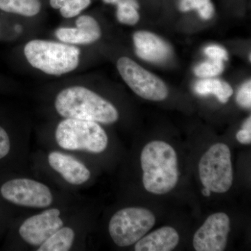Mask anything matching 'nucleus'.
<instances>
[{
	"instance_id": "obj_25",
	"label": "nucleus",
	"mask_w": 251,
	"mask_h": 251,
	"mask_svg": "<svg viewBox=\"0 0 251 251\" xmlns=\"http://www.w3.org/2000/svg\"><path fill=\"white\" fill-rule=\"evenodd\" d=\"M11 150V142L7 132L0 126V159L4 158Z\"/></svg>"
},
{
	"instance_id": "obj_22",
	"label": "nucleus",
	"mask_w": 251,
	"mask_h": 251,
	"mask_svg": "<svg viewBox=\"0 0 251 251\" xmlns=\"http://www.w3.org/2000/svg\"><path fill=\"white\" fill-rule=\"evenodd\" d=\"M237 102L241 107L251 108V81L248 80L240 87L237 94Z\"/></svg>"
},
{
	"instance_id": "obj_5",
	"label": "nucleus",
	"mask_w": 251,
	"mask_h": 251,
	"mask_svg": "<svg viewBox=\"0 0 251 251\" xmlns=\"http://www.w3.org/2000/svg\"><path fill=\"white\" fill-rule=\"evenodd\" d=\"M155 223L154 215L148 209L125 208L112 216L109 223V233L118 247H129L148 233Z\"/></svg>"
},
{
	"instance_id": "obj_20",
	"label": "nucleus",
	"mask_w": 251,
	"mask_h": 251,
	"mask_svg": "<svg viewBox=\"0 0 251 251\" xmlns=\"http://www.w3.org/2000/svg\"><path fill=\"white\" fill-rule=\"evenodd\" d=\"M225 65L224 61L210 59L203 62L195 67L194 73L201 78H209L219 75L224 72Z\"/></svg>"
},
{
	"instance_id": "obj_24",
	"label": "nucleus",
	"mask_w": 251,
	"mask_h": 251,
	"mask_svg": "<svg viewBox=\"0 0 251 251\" xmlns=\"http://www.w3.org/2000/svg\"><path fill=\"white\" fill-rule=\"evenodd\" d=\"M237 140L244 145L251 143V118H249L243 124L242 129L237 133Z\"/></svg>"
},
{
	"instance_id": "obj_10",
	"label": "nucleus",
	"mask_w": 251,
	"mask_h": 251,
	"mask_svg": "<svg viewBox=\"0 0 251 251\" xmlns=\"http://www.w3.org/2000/svg\"><path fill=\"white\" fill-rule=\"evenodd\" d=\"M60 215L59 209L52 208L28 218L20 227V236L29 245L39 247L64 226Z\"/></svg>"
},
{
	"instance_id": "obj_26",
	"label": "nucleus",
	"mask_w": 251,
	"mask_h": 251,
	"mask_svg": "<svg viewBox=\"0 0 251 251\" xmlns=\"http://www.w3.org/2000/svg\"><path fill=\"white\" fill-rule=\"evenodd\" d=\"M67 0H49L50 5L54 9H59Z\"/></svg>"
},
{
	"instance_id": "obj_6",
	"label": "nucleus",
	"mask_w": 251,
	"mask_h": 251,
	"mask_svg": "<svg viewBox=\"0 0 251 251\" xmlns=\"http://www.w3.org/2000/svg\"><path fill=\"white\" fill-rule=\"evenodd\" d=\"M199 175L204 187L211 192L229 191L233 181L230 150L226 144L216 143L202 155L199 163Z\"/></svg>"
},
{
	"instance_id": "obj_28",
	"label": "nucleus",
	"mask_w": 251,
	"mask_h": 251,
	"mask_svg": "<svg viewBox=\"0 0 251 251\" xmlns=\"http://www.w3.org/2000/svg\"><path fill=\"white\" fill-rule=\"evenodd\" d=\"M211 192V191H210V190L208 189V188H206L205 187H204L202 191L203 196H206V197H209V196H210Z\"/></svg>"
},
{
	"instance_id": "obj_19",
	"label": "nucleus",
	"mask_w": 251,
	"mask_h": 251,
	"mask_svg": "<svg viewBox=\"0 0 251 251\" xmlns=\"http://www.w3.org/2000/svg\"><path fill=\"white\" fill-rule=\"evenodd\" d=\"M179 9L181 12L196 10L200 17L208 21L215 14V8L211 0H180Z\"/></svg>"
},
{
	"instance_id": "obj_3",
	"label": "nucleus",
	"mask_w": 251,
	"mask_h": 251,
	"mask_svg": "<svg viewBox=\"0 0 251 251\" xmlns=\"http://www.w3.org/2000/svg\"><path fill=\"white\" fill-rule=\"evenodd\" d=\"M25 59L31 67L51 76H62L80 66L82 50L77 46L59 41L32 39L23 48Z\"/></svg>"
},
{
	"instance_id": "obj_1",
	"label": "nucleus",
	"mask_w": 251,
	"mask_h": 251,
	"mask_svg": "<svg viewBox=\"0 0 251 251\" xmlns=\"http://www.w3.org/2000/svg\"><path fill=\"white\" fill-rule=\"evenodd\" d=\"M54 105L57 113L64 119L112 125L120 117L113 104L84 85L64 87L56 95Z\"/></svg>"
},
{
	"instance_id": "obj_13",
	"label": "nucleus",
	"mask_w": 251,
	"mask_h": 251,
	"mask_svg": "<svg viewBox=\"0 0 251 251\" xmlns=\"http://www.w3.org/2000/svg\"><path fill=\"white\" fill-rule=\"evenodd\" d=\"M48 161L50 166L69 184L79 186L90 179L91 173L88 168L71 155L52 151L48 156Z\"/></svg>"
},
{
	"instance_id": "obj_9",
	"label": "nucleus",
	"mask_w": 251,
	"mask_h": 251,
	"mask_svg": "<svg viewBox=\"0 0 251 251\" xmlns=\"http://www.w3.org/2000/svg\"><path fill=\"white\" fill-rule=\"evenodd\" d=\"M230 220L225 213L209 216L193 237L196 251H223L227 245Z\"/></svg>"
},
{
	"instance_id": "obj_14",
	"label": "nucleus",
	"mask_w": 251,
	"mask_h": 251,
	"mask_svg": "<svg viewBox=\"0 0 251 251\" xmlns=\"http://www.w3.org/2000/svg\"><path fill=\"white\" fill-rule=\"evenodd\" d=\"M179 242V235L176 229L165 226L144 236L135 243V251H171Z\"/></svg>"
},
{
	"instance_id": "obj_12",
	"label": "nucleus",
	"mask_w": 251,
	"mask_h": 251,
	"mask_svg": "<svg viewBox=\"0 0 251 251\" xmlns=\"http://www.w3.org/2000/svg\"><path fill=\"white\" fill-rule=\"evenodd\" d=\"M135 54L147 62L161 63L171 57V48L156 34L148 31H138L133 34Z\"/></svg>"
},
{
	"instance_id": "obj_8",
	"label": "nucleus",
	"mask_w": 251,
	"mask_h": 251,
	"mask_svg": "<svg viewBox=\"0 0 251 251\" xmlns=\"http://www.w3.org/2000/svg\"><path fill=\"white\" fill-rule=\"evenodd\" d=\"M0 192L9 202L26 207L46 208L53 202V196L46 185L26 178L6 181Z\"/></svg>"
},
{
	"instance_id": "obj_17",
	"label": "nucleus",
	"mask_w": 251,
	"mask_h": 251,
	"mask_svg": "<svg viewBox=\"0 0 251 251\" xmlns=\"http://www.w3.org/2000/svg\"><path fill=\"white\" fill-rule=\"evenodd\" d=\"M75 240V232L69 227H63L54 232L39 246L37 251H68L70 250Z\"/></svg>"
},
{
	"instance_id": "obj_21",
	"label": "nucleus",
	"mask_w": 251,
	"mask_h": 251,
	"mask_svg": "<svg viewBox=\"0 0 251 251\" xmlns=\"http://www.w3.org/2000/svg\"><path fill=\"white\" fill-rule=\"evenodd\" d=\"M91 4L92 0H67L59 9V14L66 19L76 18Z\"/></svg>"
},
{
	"instance_id": "obj_7",
	"label": "nucleus",
	"mask_w": 251,
	"mask_h": 251,
	"mask_svg": "<svg viewBox=\"0 0 251 251\" xmlns=\"http://www.w3.org/2000/svg\"><path fill=\"white\" fill-rule=\"evenodd\" d=\"M117 69L125 83L141 98L161 101L168 97V89L165 82L129 57H120Z\"/></svg>"
},
{
	"instance_id": "obj_23",
	"label": "nucleus",
	"mask_w": 251,
	"mask_h": 251,
	"mask_svg": "<svg viewBox=\"0 0 251 251\" xmlns=\"http://www.w3.org/2000/svg\"><path fill=\"white\" fill-rule=\"evenodd\" d=\"M204 54L209 59H218V60L226 61L228 59V54L222 46L217 45L208 46L204 49Z\"/></svg>"
},
{
	"instance_id": "obj_11",
	"label": "nucleus",
	"mask_w": 251,
	"mask_h": 251,
	"mask_svg": "<svg viewBox=\"0 0 251 251\" xmlns=\"http://www.w3.org/2000/svg\"><path fill=\"white\" fill-rule=\"evenodd\" d=\"M75 27H61L54 31L57 40L74 46L90 45L97 42L102 36L98 21L90 15L76 17Z\"/></svg>"
},
{
	"instance_id": "obj_27",
	"label": "nucleus",
	"mask_w": 251,
	"mask_h": 251,
	"mask_svg": "<svg viewBox=\"0 0 251 251\" xmlns=\"http://www.w3.org/2000/svg\"><path fill=\"white\" fill-rule=\"evenodd\" d=\"M105 4L117 5L121 2L122 0H102Z\"/></svg>"
},
{
	"instance_id": "obj_2",
	"label": "nucleus",
	"mask_w": 251,
	"mask_h": 251,
	"mask_svg": "<svg viewBox=\"0 0 251 251\" xmlns=\"http://www.w3.org/2000/svg\"><path fill=\"white\" fill-rule=\"evenodd\" d=\"M143 182L147 191L155 195L169 193L177 184V156L173 147L166 142H150L140 156Z\"/></svg>"
},
{
	"instance_id": "obj_4",
	"label": "nucleus",
	"mask_w": 251,
	"mask_h": 251,
	"mask_svg": "<svg viewBox=\"0 0 251 251\" xmlns=\"http://www.w3.org/2000/svg\"><path fill=\"white\" fill-rule=\"evenodd\" d=\"M55 140L60 148L70 151L99 153L105 151L108 137L97 122L64 119L56 128Z\"/></svg>"
},
{
	"instance_id": "obj_18",
	"label": "nucleus",
	"mask_w": 251,
	"mask_h": 251,
	"mask_svg": "<svg viewBox=\"0 0 251 251\" xmlns=\"http://www.w3.org/2000/svg\"><path fill=\"white\" fill-rule=\"evenodd\" d=\"M116 6V16L119 22L130 26L139 22V4L137 0H122Z\"/></svg>"
},
{
	"instance_id": "obj_16",
	"label": "nucleus",
	"mask_w": 251,
	"mask_h": 251,
	"mask_svg": "<svg viewBox=\"0 0 251 251\" xmlns=\"http://www.w3.org/2000/svg\"><path fill=\"white\" fill-rule=\"evenodd\" d=\"M195 92L201 96L215 95L220 102L227 103L233 94V89L227 82L219 79L205 78L196 82Z\"/></svg>"
},
{
	"instance_id": "obj_15",
	"label": "nucleus",
	"mask_w": 251,
	"mask_h": 251,
	"mask_svg": "<svg viewBox=\"0 0 251 251\" xmlns=\"http://www.w3.org/2000/svg\"><path fill=\"white\" fill-rule=\"evenodd\" d=\"M41 0H0V11L24 18H34L42 11Z\"/></svg>"
}]
</instances>
